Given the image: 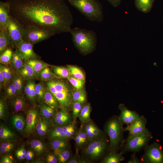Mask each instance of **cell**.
<instances>
[{
  "mask_svg": "<svg viewBox=\"0 0 163 163\" xmlns=\"http://www.w3.org/2000/svg\"><path fill=\"white\" fill-rule=\"evenodd\" d=\"M70 155L69 150L66 149L64 150L57 155L58 162L61 163L65 162L68 160Z\"/></svg>",
  "mask_w": 163,
  "mask_h": 163,
  "instance_id": "obj_44",
  "label": "cell"
},
{
  "mask_svg": "<svg viewBox=\"0 0 163 163\" xmlns=\"http://www.w3.org/2000/svg\"><path fill=\"white\" fill-rule=\"evenodd\" d=\"M75 140L76 145L77 146L79 147L82 146L80 137L78 133L75 136Z\"/></svg>",
  "mask_w": 163,
  "mask_h": 163,
  "instance_id": "obj_51",
  "label": "cell"
},
{
  "mask_svg": "<svg viewBox=\"0 0 163 163\" xmlns=\"http://www.w3.org/2000/svg\"><path fill=\"white\" fill-rule=\"evenodd\" d=\"M5 87L4 78L1 71L0 70V87L1 89L3 87Z\"/></svg>",
  "mask_w": 163,
  "mask_h": 163,
  "instance_id": "obj_58",
  "label": "cell"
},
{
  "mask_svg": "<svg viewBox=\"0 0 163 163\" xmlns=\"http://www.w3.org/2000/svg\"><path fill=\"white\" fill-rule=\"evenodd\" d=\"M40 110L42 116L47 118L51 117L55 113L54 109L48 105L44 104L41 105Z\"/></svg>",
  "mask_w": 163,
  "mask_h": 163,
  "instance_id": "obj_38",
  "label": "cell"
},
{
  "mask_svg": "<svg viewBox=\"0 0 163 163\" xmlns=\"http://www.w3.org/2000/svg\"><path fill=\"white\" fill-rule=\"evenodd\" d=\"M78 133L82 143V146L85 145L89 140L88 138L86 133L83 129V126L81 125L80 129L78 132Z\"/></svg>",
  "mask_w": 163,
  "mask_h": 163,
  "instance_id": "obj_45",
  "label": "cell"
},
{
  "mask_svg": "<svg viewBox=\"0 0 163 163\" xmlns=\"http://www.w3.org/2000/svg\"><path fill=\"white\" fill-rule=\"evenodd\" d=\"M24 30L23 40L34 45L55 35L48 29L36 26L25 27Z\"/></svg>",
  "mask_w": 163,
  "mask_h": 163,
  "instance_id": "obj_8",
  "label": "cell"
},
{
  "mask_svg": "<svg viewBox=\"0 0 163 163\" xmlns=\"http://www.w3.org/2000/svg\"><path fill=\"white\" fill-rule=\"evenodd\" d=\"M154 0H135V5L139 11L144 13H146L151 11Z\"/></svg>",
  "mask_w": 163,
  "mask_h": 163,
  "instance_id": "obj_18",
  "label": "cell"
},
{
  "mask_svg": "<svg viewBox=\"0 0 163 163\" xmlns=\"http://www.w3.org/2000/svg\"><path fill=\"white\" fill-rule=\"evenodd\" d=\"M85 123V125L83 126V129L87 135L89 140L91 141L96 139L92 131V123L90 121Z\"/></svg>",
  "mask_w": 163,
  "mask_h": 163,
  "instance_id": "obj_40",
  "label": "cell"
},
{
  "mask_svg": "<svg viewBox=\"0 0 163 163\" xmlns=\"http://www.w3.org/2000/svg\"><path fill=\"white\" fill-rule=\"evenodd\" d=\"M90 113V105L88 104L82 108L78 117L82 123H85L91 121Z\"/></svg>",
  "mask_w": 163,
  "mask_h": 163,
  "instance_id": "obj_26",
  "label": "cell"
},
{
  "mask_svg": "<svg viewBox=\"0 0 163 163\" xmlns=\"http://www.w3.org/2000/svg\"><path fill=\"white\" fill-rule=\"evenodd\" d=\"M9 15L24 27L36 26L55 34L69 32L72 13L64 0H8Z\"/></svg>",
  "mask_w": 163,
  "mask_h": 163,
  "instance_id": "obj_1",
  "label": "cell"
},
{
  "mask_svg": "<svg viewBox=\"0 0 163 163\" xmlns=\"http://www.w3.org/2000/svg\"><path fill=\"white\" fill-rule=\"evenodd\" d=\"M13 52L11 47H8L0 53V62L3 64H11L13 56Z\"/></svg>",
  "mask_w": 163,
  "mask_h": 163,
  "instance_id": "obj_27",
  "label": "cell"
},
{
  "mask_svg": "<svg viewBox=\"0 0 163 163\" xmlns=\"http://www.w3.org/2000/svg\"><path fill=\"white\" fill-rule=\"evenodd\" d=\"M70 5L75 8L88 20L100 22L104 19L103 8L97 0H68Z\"/></svg>",
  "mask_w": 163,
  "mask_h": 163,
  "instance_id": "obj_3",
  "label": "cell"
},
{
  "mask_svg": "<svg viewBox=\"0 0 163 163\" xmlns=\"http://www.w3.org/2000/svg\"><path fill=\"white\" fill-rule=\"evenodd\" d=\"M50 135L53 139L60 138L66 139H67L64 132L63 126H58L54 128L51 132Z\"/></svg>",
  "mask_w": 163,
  "mask_h": 163,
  "instance_id": "obj_35",
  "label": "cell"
},
{
  "mask_svg": "<svg viewBox=\"0 0 163 163\" xmlns=\"http://www.w3.org/2000/svg\"><path fill=\"white\" fill-rule=\"evenodd\" d=\"M82 104L79 102L73 103L72 109V118L74 123L76 121L82 109Z\"/></svg>",
  "mask_w": 163,
  "mask_h": 163,
  "instance_id": "obj_41",
  "label": "cell"
},
{
  "mask_svg": "<svg viewBox=\"0 0 163 163\" xmlns=\"http://www.w3.org/2000/svg\"><path fill=\"white\" fill-rule=\"evenodd\" d=\"M119 108L120 111L119 117L123 124H130L140 116L135 111L128 109L123 104H120Z\"/></svg>",
  "mask_w": 163,
  "mask_h": 163,
  "instance_id": "obj_12",
  "label": "cell"
},
{
  "mask_svg": "<svg viewBox=\"0 0 163 163\" xmlns=\"http://www.w3.org/2000/svg\"><path fill=\"white\" fill-rule=\"evenodd\" d=\"M35 89L37 98L39 100L44 99L45 88L44 87L43 82L42 81L36 84Z\"/></svg>",
  "mask_w": 163,
  "mask_h": 163,
  "instance_id": "obj_39",
  "label": "cell"
},
{
  "mask_svg": "<svg viewBox=\"0 0 163 163\" xmlns=\"http://www.w3.org/2000/svg\"><path fill=\"white\" fill-rule=\"evenodd\" d=\"M123 152L122 151L119 153L114 152H110L105 157L101 163H120L124 160L123 156Z\"/></svg>",
  "mask_w": 163,
  "mask_h": 163,
  "instance_id": "obj_20",
  "label": "cell"
},
{
  "mask_svg": "<svg viewBox=\"0 0 163 163\" xmlns=\"http://www.w3.org/2000/svg\"><path fill=\"white\" fill-rule=\"evenodd\" d=\"M92 132L96 139L104 136L102 131L93 123L92 124Z\"/></svg>",
  "mask_w": 163,
  "mask_h": 163,
  "instance_id": "obj_46",
  "label": "cell"
},
{
  "mask_svg": "<svg viewBox=\"0 0 163 163\" xmlns=\"http://www.w3.org/2000/svg\"><path fill=\"white\" fill-rule=\"evenodd\" d=\"M90 141L84 149V154L91 160L100 158L107 149L108 143L106 138L103 136Z\"/></svg>",
  "mask_w": 163,
  "mask_h": 163,
  "instance_id": "obj_7",
  "label": "cell"
},
{
  "mask_svg": "<svg viewBox=\"0 0 163 163\" xmlns=\"http://www.w3.org/2000/svg\"><path fill=\"white\" fill-rule=\"evenodd\" d=\"M33 45L22 40L19 42L16 48L22 56L25 62L30 59H38L39 58L33 50Z\"/></svg>",
  "mask_w": 163,
  "mask_h": 163,
  "instance_id": "obj_11",
  "label": "cell"
},
{
  "mask_svg": "<svg viewBox=\"0 0 163 163\" xmlns=\"http://www.w3.org/2000/svg\"><path fill=\"white\" fill-rule=\"evenodd\" d=\"M39 76L42 81H45L59 78L51 70L49 67L43 69L40 72Z\"/></svg>",
  "mask_w": 163,
  "mask_h": 163,
  "instance_id": "obj_29",
  "label": "cell"
},
{
  "mask_svg": "<svg viewBox=\"0 0 163 163\" xmlns=\"http://www.w3.org/2000/svg\"><path fill=\"white\" fill-rule=\"evenodd\" d=\"M140 161L141 163H163V149L157 142L144 147V153Z\"/></svg>",
  "mask_w": 163,
  "mask_h": 163,
  "instance_id": "obj_9",
  "label": "cell"
},
{
  "mask_svg": "<svg viewBox=\"0 0 163 163\" xmlns=\"http://www.w3.org/2000/svg\"><path fill=\"white\" fill-rule=\"evenodd\" d=\"M52 67L53 72L59 78H67L70 75L67 68L52 66Z\"/></svg>",
  "mask_w": 163,
  "mask_h": 163,
  "instance_id": "obj_34",
  "label": "cell"
},
{
  "mask_svg": "<svg viewBox=\"0 0 163 163\" xmlns=\"http://www.w3.org/2000/svg\"><path fill=\"white\" fill-rule=\"evenodd\" d=\"M16 72L24 80L34 79L37 77L32 68L25 62L23 66Z\"/></svg>",
  "mask_w": 163,
  "mask_h": 163,
  "instance_id": "obj_16",
  "label": "cell"
},
{
  "mask_svg": "<svg viewBox=\"0 0 163 163\" xmlns=\"http://www.w3.org/2000/svg\"><path fill=\"white\" fill-rule=\"evenodd\" d=\"M74 123H71L66 126H63L64 132L67 139L71 138L72 136L70 133V130L72 126L74 125Z\"/></svg>",
  "mask_w": 163,
  "mask_h": 163,
  "instance_id": "obj_47",
  "label": "cell"
},
{
  "mask_svg": "<svg viewBox=\"0 0 163 163\" xmlns=\"http://www.w3.org/2000/svg\"><path fill=\"white\" fill-rule=\"evenodd\" d=\"M147 123L145 118L143 116H140L136 121L124 128V131H129V135L140 133L145 129Z\"/></svg>",
  "mask_w": 163,
  "mask_h": 163,
  "instance_id": "obj_13",
  "label": "cell"
},
{
  "mask_svg": "<svg viewBox=\"0 0 163 163\" xmlns=\"http://www.w3.org/2000/svg\"><path fill=\"white\" fill-rule=\"evenodd\" d=\"M123 124L117 116H113L106 123L104 129L109 138L110 152H117L118 149L123 146V133L124 131Z\"/></svg>",
  "mask_w": 163,
  "mask_h": 163,
  "instance_id": "obj_5",
  "label": "cell"
},
{
  "mask_svg": "<svg viewBox=\"0 0 163 163\" xmlns=\"http://www.w3.org/2000/svg\"><path fill=\"white\" fill-rule=\"evenodd\" d=\"M69 33L73 43L81 53L87 54L94 50L97 38L94 31L75 27L71 28Z\"/></svg>",
  "mask_w": 163,
  "mask_h": 163,
  "instance_id": "obj_2",
  "label": "cell"
},
{
  "mask_svg": "<svg viewBox=\"0 0 163 163\" xmlns=\"http://www.w3.org/2000/svg\"><path fill=\"white\" fill-rule=\"evenodd\" d=\"M46 123L41 120H40L38 123L36 125V129L37 131L42 129L46 125Z\"/></svg>",
  "mask_w": 163,
  "mask_h": 163,
  "instance_id": "obj_53",
  "label": "cell"
},
{
  "mask_svg": "<svg viewBox=\"0 0 163 163\" xmlns=\"http://www.w3.org/2000/svg\"><path fill=\"white\" fill-rule=\"evenodd\" d=\"M71 84L77 89H82L84 86L85 80L76 78L71 75L67 78Z\"/></svg>",
  "mask_w": 163,
  "mask_h": 163,
  "instance_id": "obj_36",
  "label": "cell"
},
{
  "mask_svg": "<svg viewBox=\"0 0 163 163\" xmlns=\"http://www.w3.org/2000/svg\"><path fill=\"white\" fill-rule=\"evenodd\" d=\"M48 129L47 125L45 126L42 129L37 131L38 134L40 136H43L46 133Z\"/></svg>",
  "mask_w": 163,
  "mask_h": 163,
  "instance_id": "obj_55",
  "label": "cell"
},
{
  "mask_svg": "<svg viewBox=\"0 0 163 163\" xmlns=\"http://www.w3.org/2000/svg\"><path fill=\"white\" fill-rule=\"evenodd\" d=\"M17 151L21 153L26 154V153L25 149L23 147H22L21 148L18 149Z\"/></svg>",
  "mask_w": 163,
  "mask_h": 163,
  "instance_id": "obj_61",
  "label": "cell"
},
{
  "mask_svg": "<svg viewBox=\"0 0 163 163\" xmlns=\"http://www.w3.org/2000/svg\"><path fill=\"white\" fill-rule=\"evenodd\" d=\"M25 62L20 53L17 48L13 52L11 65L12 68L16 71L22 68Z\"/></svg>",
  "mask_w": 163,
  "mask_h": 163,
  "instance_id": "obj_21",
  "label": "cell"
},
{
  "mask_svg": "<svg viewBox=\"0 0 163 163\" xmlns=\"http://www.w3.org/2000/svg\"><path fill=\"white\" fill-rule=\"evenodd\" d=\"M86 98V92L83 89L77 90L72 94V100L73 103H84Z\"/></svg>",
  "mask_w": 163,
  "mask_h": 163,
  "instance_id": "obj_31",
  "label": "cell"
},
{
  "mask_svg": "<svg viewBox=\"0 0 163 163\" xmlns=\"http://www.w3.org/2000/svg\"><path fill=\"white\" fill-rule=\"evenodd\" d=\"M13 69L5 65L1 64L0 70L3 75L5 82V87L12 81L15 75H14Z\"/></svg>",
  "mask_w": 163,
  "mask_h": 163,
  "instance_id": "obj_22",
  "label": "cell"
},
{
  "mask_svg": "<svg viewBox=\"0 0 163 163\" xmlns=\"http://www.w3.org/2000/svg\"><path fill=\"white\" fill-rule=\"evenodd\" d=\"M47 162L49 163H56L57 162L58 159L53 154H49L46 158Z\"/></svg>",
  "mask_w": 163,
  "mask_h": 163,
  "instance_id": "obj_48",
  "label": "cell"
},
{
  "mask_svg": "<svg viewBox=\"0 0 163 163\" xmlns=\"http://www.w3.org/2000/svg\"><path fill=\"white\" fill-rule=\"evenodd\" d=\"M51 147L54 150L55 154L57 156L62 151L66 149L68 144L64 139L55 138L53 139Z\"/></svg>",
  "mask_w": 163,
  "mask_h": 163,
  "instance_id": "obj_23",
  "label": "cell"
},
{
  "mask_svg": "<svg viewBox=\"0 0 163 163\" xmlns=\"http://www.w3.org/2000/svg\"><path fill=\"white\" fill-rule=\"evenodd\" d=\"M2 163H12L13 162L11 159L8 156H4L1 161Z\"/></svg>",
  "mask_w": 163,
  "mask_h": 163,
  "instance_id": "obj_56",
  "label": "cell"
},
{
  "mask_svg": "<svg viewBox=\"0 0 163 163\" xmlns=\"http://www.w3.org/2000/svg\"><path fill=\"white\" fill-rule=\"evenodd\" d=\"M7 30L13 47L16 48L23 40L24 27L17 20L9 16L7 21Z\"/></svg>",
  "mask_w": 163,
  "mask_h": 163,
  "instance_id": "obj_10",
  "label": "cell"
},
{
  "mask_svg": "<svg viewBox=\"0 0 163 163\" xmlns=\"http://www.w3.org/2000/svg\"><path fill=\"white\" fill-rule=\"evenodd\" d=\"M24 79L19 75H15L12 82L13 83L18 94H21L24 88Z\"/></svg>",
  "mask_w": 163,
  "mask_h": 163,
  "instance_id": "obj_32",
  "label": "cell"
},
{
  "mask_svg": "<svg viewBox=\"0 0 163 163\" xmlns=\"http://www.w3.org/2000/svg\"><path fill=\"white\" fill-rule=\"evenodd\" d=\"M11 122L14 127L20 132L24 131L25 121L24 118L19 115H15L11 118Z\"/></svg>",
  "mask_w": 163,
  "mask_h": 163,
  "instance_id": "obj_28",
  "label": "cell"
},
{
  "mask_svg": "<svg viewBox=\"0 0 163 163\" xmlns=\"http://www.w3.org/2000/svg\"><path fill=\"white\" fill-rule=\"evenodd\" d=\"M107 1L112 6L116 8L120 5L121 0H107Z\"/></svg>",
  "mask_w": 163,
  "mask_h": 163,
  "instance_id": "obj_50",
  "label": "cell"
},
{
  "mask_svg": "<svg viewBox=\"0 0 163 163\" xmlns=\"http://www.w3.org/2000/svg\"><path fill=\"white\" fill-rule=\"evenodd\" d=\"M10 4L8 1L0 2V31H7V21L10 11Z\"/></svg>",
  "mask_w": 163,
  "mask_h": 163,
  "instance_id": "obj_14",
  "label": "cell"
},
{
  "mask_svg": "<svg viewBox=\"0 0 163 163\" xmlns=\"http://www.w3.org/2000/svg\"><path fill=\"white\" fill-rule=\"evenodd\" d=\"M32 148L35 151L39 153L43 151L44 149V146L43 143L40 141L37 140H33L30 143Z\"/></svg>",
  "mask_w": 163,
  "mask_h": 163,
  "instance_id": "obj_43",
  "label": "cell"
},
{
  "mask_svg": "<svg viewBox=\"0 0 163 163\" xmlns=\"http://www.w3.org/2000/svg\"><path fill=\"white\" fill-rule=\"evenodd\" d=\"M38 113L34 109L29 110L27 112L25 131L27 133H30L34 130L36 123Z\"/></svg>",
  "mask_w": 163,
  "mask_h": 163,
  "instance_id": "obj_15",
  "label": "cell"
},
{
  "mask_svg": "<svg viewBox=\"0 0 163 163\" xmlns=\"http://www.w3.org/2000/svg\"><path fill=\"white\" fill-rule=\"evenodd\" d=\"M44 99L45 103L53 109L57 108L60 106L58 101L46 88L45 90Z\"/></svg>",
  "mask_w": 163,
  "mask_h": 163,
  "instance_id": "obj_25",
  "label": "cell"
},
{
  "mask_svg": "<svg viewBox=\"0 0 163 163\" xmlns=\"http://www.w3.org/2000/svg\"><path fill=\"white\" fill-rule=\"evenodd\" d=\"M68 163H79V160L78 159L77 156H75L71 160L68 161Z\"/></svg>",
  "mask_w": 163,
  "mask_h": 163,
  "instance_id": "obj_60",
  "label": "cell"
},
{
  "mask_svg": "<svg viewBox=\"0 0 163 163\" xmlns=\"http://www.w3.org/2000/svg\"><path fill=\"white\" fill-rule=\"evenodd\" d=\"M5 111V106L2 101H0V118H2L4 116Z\"/></svg>",
  "mask_w": 163,
  "mask_h": 163,
  "instance_id": "obj_54",
  "label": "cell"
},
{
  "mask_svg": "<svg viewBox=\"0 0 163 163\" xmlns=\"http://www.w3.org/2000/svg\"><path fill=\"white\" fill-rule=\"evenodd\" d=\"M34 155L33 152L30 151H28L26 153V159L27 160L29 161L31 160Z\"/></svg>",
  "mask_w": 163,
  "mask_h": 163,
  "instance_id": "obj_57",
  "label": "cell"
},
{
  "mask_svg": "<svg viewBox=\"0 0 163 163\" xmlns=\"http://www.w3.org/2000/svg\"><path fill=\"white\" fill-rule=\"evenodd\" d=\"M12 104L14 110L17 112L24 110L26 106L25 99L21 96L16 97L13 100Z\"/></svg>",
  "mask_w": 163,
  "mask_h": 163,
  "instance_id": "obj_30",
  "label": "cell"
},
{
  "mask_svg": "<svg viewBox=\"0 0 163 163\" xmlns=\"http://www.w3.org/2000/svg\"><path fill=\"white\" fill-rule=\"evenodd\" d=\"M10 46L13 47L8 31H0V53Z\"/></svg>",
  "mask_w": 163,
  "mask_h": 163,
  "instance_id": "obj_24",
  "label": "cell"
},
{
  "mask_svg": "<svg viewBox=\"0 0 163 163\" xmlns=\"http://www.w3.org/2000/svg\"><path fill=\"white\" fill-rule=\"evenodd\" d=\"M14 144L9 142H4L1 144L0 146L2 147L12 149L14 147Z\"/></svg>",
  "mask_w": 163,
  "mask_h": 163,
  "instance_id": "obj_52",
  "label": "cell"
},
{
  "mask_svg": "<svg viewBox=\"0 0 163 163\" xmlns=\"http://www.w3.org/2000/svg\"><path fill=\"white\" fill-rule=\"evenodd\" d=\"M152 138L151 133L146 128L140 133L129 135L123 146V151L138 152L148 145Z\"/></svg>",
  "mask_w": 163,
  "mask_h": 163,
  "instance_id": "obj_6",
  "label": "cell"
},
{
  "mask_svg": "<svg viewBox=\"0 0 163 163\" xmlns=\"http://www.w3.org/2000/svg\"><path fill=\"white\" fill-rule=\"evenodd\" d=\"M5 88V94L8 97H14L18 94L17 90L12 82L9 83Z\"/></svg>",
  "mask_w": 163,
  "mask_h": 163,
  "instance_id": "obj_42",
  "label": "cell"
},
{
  "mask_svg": "<svg viewBox=\"0 0 163 163\" xmlns=\"http://www.w3.org/2000/svg\"><path fill=\"white\" fill-rule=\"evenodd\" d=\"M14 135L10 129L4 126L0 127V138L3 140H8L13 138Z\"/></svg>",
  "mask_w": 163,
  "mask_h": 163,
  "instance_id": "obj_37",
  "label": "cell"
},
{
  "mask_svg": "<svg viewBox=\"0 0 163 163\" xmlns=\"http://www.w3.org/2000/svg\"><path fill=\"white\" fill-rule=\"evenodd\" d=\"M11 149L0 146V152L1 153L4 154L9 152Z\"/></svg>",
  "mask_w": 163,
  "mask_h": 163,
  "instance_id": "obj_59",
  "label": "cell"
},
{
  "mask_svg": "<svg viewBox=\"0 0 163 163\" xmlns=\"http://www.w3.org/2000/svg\"><path fill=\"white\" fill-rule=\"evenodd\" d=\"M35 83L33 79L29 80L24 85V91L27 98L31 101H34L37 98L35 86Z\"/></svg>",
  "mask_w": 163,
  "mask_h": 163,
  "instance_id": "obj_19",
  "label": "cell"
},
{
  "mask_svg": "<svg viewBox=\"0 0 163 163\" xmlns=\"http://www.w3.org/2000/svg\"><path fill=\"white\" fill-rule=\"evenodd\" d=\"M25 62L32 68L37 77L39 76L40 72L43 69L52 66L38 59H30Z\"/></svg>",
  "mask_w": 163,
  "mask_h": 163,
  "instance_id": "obj_17",
  "label": "cell"
},
{
  "mask_svg": "<svg viewBox=\"0 0 163 163\" xmlns=\"http://www.w3.org/2000/svg\"><path fill=\"white\" fill-rule=\"evenodd\" d=\"M67 68L71 75L78 79L85 80V76L82 70L74 66L68 65Z\"/></svg>",
  "mask_w": 163,
  "mask_h": 163,
  "instance_id": "obj_33",
  "label": "cell"
},
{
  "mask_svg": "<svg viewBox=\"0 0 163 163\" xmlns=\"http://www.w3.org/2000/svg\"><path fill=\"white\" fill-rule=\"evenodd\" d=\"M140 162V160L136 157L135 153L132 154L130 160L127 162L128 163H139Z\"/></svg>",
  "mask_w": 163,
  "mask_h": 163,
  "instance_id": "obj_49",
  "label": "cell"
},
{
  "mask_svg": "<svg viewBox=\"0 0 163 163\" xmlns=\"http://www.w3.org/2000/svg\"><path fill=\"white\" fill-rule=\"evenodd\" d=\"M16 155L18 158L19 160L23 159L22 157L21 154L17 151L16 152Z\"/></svg>",
  "mask_w": 163,
  "mask_h": 163,
  "instance_id": "obj_62",
  "label": "cell"
},
{
  "mask_svg": "<svg viewBox=\"0 0 163 163\" xmlns=\"http://www.w3.org/2000/svg\"><path fill=\"white\" fill-rule=\"evenodd\" d=\"M46 88L59 102L62 110L67 112L72 100V94L67 85L63 81L53 79L46 81Z\"/></svg>",
  "mask_w": 163,
  "mask_h": 163,
  "instance_id": "obj_4",
  "label": "cell"
}]
</instances>
